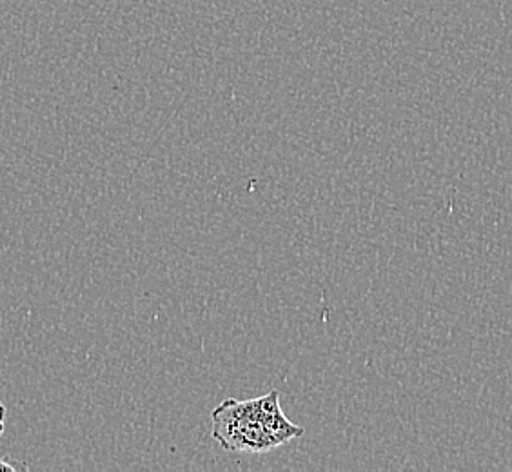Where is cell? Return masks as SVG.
<instances>
[{
    "label": "cell",
    "mask_w": 512,
    "mask_h": 472,
    "mask_svg": "<svg viewBox=\"0 0 512 472\" xmlns=\"http://www.w3.org/2000/svg\"><path fill=\"white\" fill-rule=\"evenodd\" d=\"M28 471V465L24 462H17L11 458H0V472H24Z\"/></svg>",
    "instance_id": "7a4b0ae2"
},
{
    "label": "cell",
    "mask_w": 512,
    "mask_h": 472,
    "mask_svg": "<svg viewBox=\"0 0 512 472\" xmlns=\"http://www.w3.org/2000/svg\"><path fill=\"white\" fill-rule=\"evenodd\" d=\"M211 423L213 438L231 453H267L304 434L287 420L276 389L253 400L229 398L213 411Z\"/></svg>",
    "instance_id": "6da1fadb"
},
{
    "label": "cell",
    "mask_w": 512,
    "mask_h": 472,
    "mask_svg": "<svg viewBox=\"0 0 512 472\" xmlns=\"http://www.w3.org/2000/svg\"><path fill=\"white\" fill-rule=\"evenodd\" d=\"M4 425H6V407L0 402V436L4 433Z\"/></svg>",
    "instance_id": "3957f363"
}]
</instances>
